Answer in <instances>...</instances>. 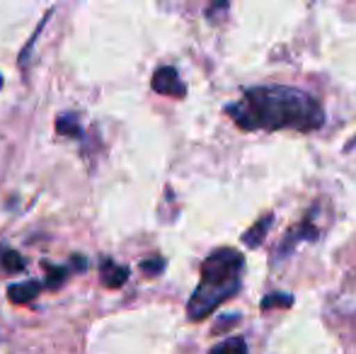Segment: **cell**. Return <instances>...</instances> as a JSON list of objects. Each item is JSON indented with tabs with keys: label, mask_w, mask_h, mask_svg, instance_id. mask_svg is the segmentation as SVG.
Returning <instances> with one entry per match:
<instances>
[{
	"label": "cell",
	"mask_w": 356,
	"mask_h": 354,
	"mask_svg": "<svg viewBox=\"0 0 356 354\" xmlns=\"http://www.w3.org/2000/svg\"><path fill=\"white\" fill-rule=\"evenodd\" d=\"M165 267V260H160V257H153V260H145L141 262V269L145 274H150V277H155V274H160Z\"/></svg>",
	"instance_id": "4fadbf2b"
},
{
	"label": "cell",
	"mask_w": 356,
	"mask_h": 354,
	"mask_svg": "<svg viewBox=\"0 0 356 354\" xmlns=\"http://www.w3.org/2000/svg\"><path fill=\"white\" fill-rule=\"evenodd\" d=\"M274 223V214H267V216H262L257 223H254L252 228H250L248 233L243 236V243L248 248H259V243H262V238L267 236V231L272 228Z\"/></svg>",
	"instance_id": "52a82bcc"
},
{
	"label": "cell",
	"mask_w": 356,
	"mask_h": 354,
	"mask_svg": "<svg viewBox=\"0 0 356 354\" xmlns=\"http://www.w3.org/2000/svg\"><path fill=\"white\" fill-rule=\"evenodd\" d=\"M0 265H3L5 272H22L24 269V257L17 255L15 250H5L0 255Z\"/></svg>",
	"instance_id": "30bf717a"
},
{
	"label": "cell",
	"mask_w": 356,
	"mask_h": 354,
	"mask_svg": "<svg viewBox=\"0 0 356 354\" xmlns=\"http://www.w3.org/2000/svg\"><path fill=\"white\" fill-rule=\"evenodd\" d=\"M150 86H153L155 92L170 95V97H184V95H187V86H184L182 78H179L177 68H172V66L158 68V71L153 73Z\"/></svg>",
	"instance_id": "3957f363"
},
{
	"label": "cell",
	"mask_w": 356,
	"mask_h": 354,
	"mask_svg": "<svg viewBox=\"0 0 356 354\" xmlns=\"http://www.w3.org/2000/svg\"><path fill=\"white\" fill-rule=\"evenodd\" d=\"M245 257L233 248H218L202 262V282L187 303L189 321H204L243 287Z\"/></svg>",
	"instance_id": "7a4b0ae2"
},
{
	"label": "cell",
	"mask_w": 356,
	"mask_h": 354,
	"mask_svg": "<svg viewBox=\"0 0 356 354\" xmlns=\"http://www.w3.org/2000/svg\"><path fill=\"white\" fill-rule=\"evenodd\" d=\"M56 129L61 134H66L68 138H80V136H83V129H80V124L75 122V117H71V114H63V117H58Z\"/></svg>",
	"instance_id": "9c48e42d"
},
{
	"label": "cell",
	"mask_w": 356,
	"mask_h": 354,
	"mask_svg": "<svg viewBox=\"0 0 356 354\" xmlns=\"http://www.w3.org/2000/svg\"><path fill=\"white\" fill-rule=\"evenodd\" d=\"M47 287L49 289H56L58 284L66 279V267H56V265H47Z\"/></svg>",
	"instance_id": "7c38bea8"
},
{
	"label": "cell",
	"mask_w": 356,
	"mask_h": 354,
	"mask_svg": "<svg viewBox=\"0 0 356 354\" xmlns=\"http://www.w3.org/2000/svg\"><path fill=\"white\" fill-rule=\"evenodd\" d=\"M318 238V228L313 226L310 221H305V223H300V226H296V228H291V233H289V238H286V243H282L279 246V257H284V255H291V250L296 248V243H300V241H315Z\"/></svg>",
	"instance_id": "277c9868"
},
{
	"label": "cell",
	"mask_w": 356,
	"mask_h": 354,
	"mask_svg": "<svg viewBox=\"0 0 356 354\" xmlns=\"http://www.w3.org/2000/svg\"><path fill=\"white\" fill-rule=\"evenodd\" d=\"M293 303V296L291 293H284V291H274V293H269V296H264L262 298V311H269V308H274V306H291Z\"/></svg>",
	"instance_id": "8fae6325"
},
{
	"label": "cell",
	"mask_w": 356,
	"mask_h": 354,
	"mask_svg": "<svg viewBox=\"0 0 356 354\" xmlns=\"http://www.w3.org/2000/svg\"><path fill=\"white\" fill-rule=\"evenodd\" d=\"M225 112L245 131H315L325 124V109L313 95L286 86H259L243 92Z\"/></svg>",
	"instance_id": "6da1fadb"
},
{
	"label": "cell",
	"mask_w": 356,
	"mask_h": 354,
	"mask_svg": "<svg viewBox=\"0 0 356 354\" xmlns=\"http://www.w3.org/2000/svg\"><path fill=\"white\" fill-rule=\"evenodd\" d=\"M209 354H248V342L243 337H228V340L218 342Z\"/></svg>",
	"instance_id": "ba28073f"
},
{
	"label": "cell",
	"mask_w": 356,
	"mask_h": 354,
	"mask_svg": "<svg viewBox=\"0 0 356 354\" xmlns=\"http://www.w3.org/2000/svg\"><path fill=\"white\" fill-rule=\"evenodd\" d=\"M102 284L104 287H109V289H119V287H124L127 284V279H129V267H124V265H117V262H112V260H102Z\"/></svg>",
	"instance_id": "8992f818"
},
{
	"label": "cell",
	"mask_w": 356,
	"mask_h": 354,
	"mask_svg": "<svg viewBox=\"0 0 356 354\" xmlns=\"http://www.w3.org/2000/svg\"><path fill=\"white\" fill-rule=\"evenodd\" d=\"M0 88H3V76H0Z\"/></svg>",
	"instance_id": "2e32d148"
},
{
	"label": "cell",
	"mask_w": 356,
	"mask_h": 354,
	"mask_svg": "<svg viewBox=\"0 0 356 354\" xmlns=\"http://www.w3.org/2000/svg\"><path fill=\"white\" fill-rule=\"evenodd\" d=\"M73 267L85 269V267H88V260H85V257H78V255H75V257H73Z\"/></svg>",
	"instance_id": "9a60e30c"
},
{
	"label": "cell",
	"mask_w": 356,
	"mask_h": 354,
	"mask_svg": "<svg viewBox=\"0 0 356 354\" xmlns=\"http://www.w3.org/2000/svg\"><path fill=\"white\" fill-rule=\"evenodd\" d=\"M233 323H238V316H230V318H220L218 323H216V332H220V328H228V325H233Z\"/></svg>",
	"instance_id": "5bb4252c"
},
{
	"label": "cell",
	"mask_w": 356,
	"mask_h": 354,
	"mask_svg": "<svg viewBox=\"0 0 356 354\" xmlns=\"http://www.w3.org/2000/svg\"><path fill=\"white\" fill-rule=\"evenodd\" d=\"M42 293V282L39 279H27V282L13 284L8 289V298L13 303H29Z\"/></svg>",
	"instance_id": "5b68a950"
}]
</instances>
